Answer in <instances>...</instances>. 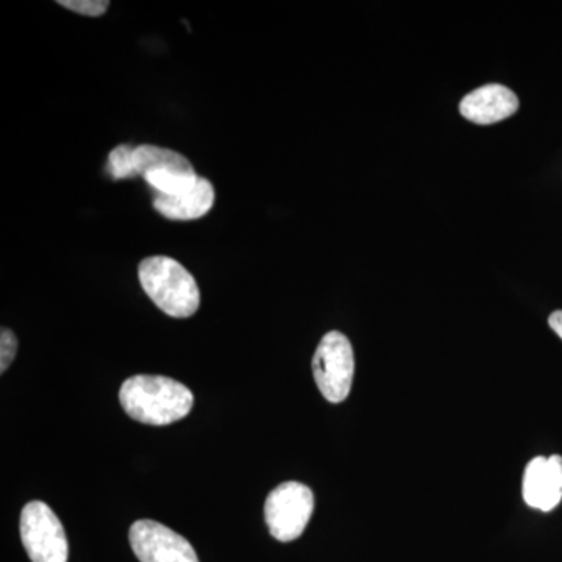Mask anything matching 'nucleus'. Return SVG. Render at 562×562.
I'll list each match as a JSON object with an SVG mask.
<instances>
[{
	"mask_svg": "<svg viewBox=\"0 0 562 562\" xmlns=\"http://www.w3.org/2000/svg\"><path fill=\"white\" fill-rule=\"evenodd\" d=\"M122 408L132 419L147 425H169L191 413L190 387L160 375H135L122 383Z\"/></svg>",
	"mask_w": 562,
	"mask_h": 562,
	"instance_id": "1",
	"label": "nucleus"
},
{
	"mask_svg": "<svg viewBox=\"0 0 562 562\" xmlns=\"http://www.w3.org/2000/svg\"><path fill=\"white\" fill-rule=\"evenodd\" d=\"M140 286L150 301L168 316L187 319L198 313L201 291L194 277L171 257H149L140 261Z\"/></svg>",
	"mask_w": 562,
	"mask_h": 562,
	"instance_id": "2",
	"label": "nucleus"
},
{
	"mask_svg": "<svg viewBox=\"0 0 562 562\" xmlns=\"http://www.w3.org/2000/svg\"><path fill=\"white\" fill-rule=\"evenodd\" d=\"M313 373L317 387L331 403L349 397L353 383L355 355L351 344L341 331H328L322 338L313 358Z\"/></svg>",
	"mask_w": 562,
	"mask_h": 562,
	"instance_id": "3",
	"label": "nucleus"
},
{
	"mask_svg": "<svg viewBox=\"0 0 562 562\" xmlns=\"http://www.w3.org/2000/svg\"><path fill=\"white\" fill-rule=\"evenodd\" d=\"M313 509L314 495L308 486L299 482L281 483L266 498V524L277 541L292 542L308 527Z\"/></svg>",
	"mask_w": 562,
	"mask_h": 562,
	"instance_id": "4",
	"label": "nucleus"
},
{
	"mask_svg": "<svg viewBox=\"0 0 562 562\" xmlns=\"http://www.w3.org/2000/svg\"><path fill=\"white\" fill-rule=\"evenodd\" d=\"M21 539L32 562H68L65 527L49 506L31 502L21 513Z\"/></svg>",
	"mask_w": 562,
	"mask_h": 562,
	"instance_id": "5",
	"label": "nucleus"
},
{
	"mask_svg": "<svg viewBox=\"0 0 562 562\" xmlns=\"http://www.w3.org/2000/svg\"><path fill=\"white\" fill-rule=\"evenodd\" d=\"M128 538L140 562H199L194 547L183 536L155 520H136Z\"/></svg>",
	"mask_w": 562,
	"mask_h": 562,
	"instance_id": "6",
	"label": "nucleus"
},
{
	"mask_svg": "<svg viewBox=\"0 0 562 562\" xmlns=\"http://www.w3.org/2000/svg\"><path fill=\"white\" fill-rule=\"evenodd\" d=\"M524 501L539 512H552L562 501V457L535 458L525 469Z\"/></svg>",
	"mask_w": 562,
	"mask_h": 562,
	"instance_id": "7",
	"label": "nucleus"
},
{
	"mask_svg": "<svg viewBox=\"0 0 562 562\" xmlns=\"http://www.w3.org/2000/svg\"><path fill=\"white\" fill-rule=\"evenodd\" d=\"M517 110H519V99L516 92L497 83L486 85L469 92L460 103L462 116L480 125L508 120Z\"/></svg>",
	"mask_w": 562,
	"mask_h": 562,
	"instance_id": "8",
	"label": "nucleus"
},
{
	"mask_svg": "<svg viewBox=\"0 0 562 562\" xmlns=\"http://www.w3.org/2000/svg\"><path fill=\"white\" fill-rule=\"evenodd\" d=\"M214 205V188L210 180L199 179L192 190L180 195H155L154 209L171 221L201 220Z\"/></svg>",
	"mask_w": 562,
	"mask_h": 562,
	"instance_id": "9",
	"label": "nucleus"
},
{
	"mask_svg": "<svg viewBox=\"0 0 562 562\" xmlns=\"http://www.w3.org/2000/svg\"><path fill=\"white\" fill-rule=\"evenodd\" d=\"M157 169H171L177 172H195L191 162L171 149L165 147L151 146V144H140L133 147L131 154V173L133 177L146 176L147 172L157 171Z\"/></svg>",
	"mask_w": 562,
	"mask_h": 562,
	"instance_id": "10",
	"label": "nucleus"
},
{
	"mask_svg": "<svg viewBox=\"0 0 562 562\" xmlns=\"http://www.w3.org/2000/svg\"><path fill=\"white\" fill-rule=\"evenodd\" d=\"M201 177L195 172H177L171 169H157L147 172L144 180L154 188L157 195H180L188 192L199 183Z\"/></svg>",
	"mask_w": 562,
	"mask_h": 562,
	"instance_id": "11",
	"label": "nucleus"
},
{
	"mask_svg": "<svg viewBox=\"0 0 562 562\" xmlns=\"http://www.w3.org/2000/svg\"><path fill=\"white\" fill-rule=\"evenodd\" d=\"M58 5L85 14V16L98 18L106 13L110 2H105V0H60Z\"/></svg>",
	"mask_w": 562,
	"mask_h": 562,
	"instance_id": "12",
	"label": "nucleus"
},
{
	"mask_svg": "<svg viewBox=\"0 0 562 562\" xmlns=\"http://www.w3.org/2000/svg\"><path fill=\"white\" fill-rule=\"evenodd\" d=\"M18 339L9 328H2L0 335V372H5L16 357Z\"/></svg>",
	"mask_w": 562,
	"mask_h": 562,
	"instance_id": "13",
	"label": "nucleus"
},
{
	"mask_svg": "<svg viewBox=\"0 0 562 562\" xmlns=\"http://www.w3.org/2000/svg\"><path fill=\"white\" fill-rule=\"evenodd\" d=\"M549 324L552 330L562 339V310L552 313V316L549 317Z\"/></svg>",
	"mask_w": 562,
	"mask_h": 562,
	"instance_id": "14",
	"label": "nucleus"
}]
</instances>
